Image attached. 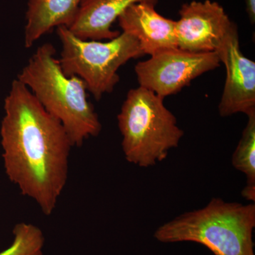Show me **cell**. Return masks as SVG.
Here are the masks:
<instances>
[{
    "label": "cell",
    "mask_w": 255,
    "mask_h": 255,
    "mask_svg": "<svg viewBox=\"0 0 255 255\" xmlns=\"http://www.w3.org/2000/svg\"><path fill=\"white\" fill-rule=\"evenodd\" d=\"M224 64L226 78L219 112L222 117L255 112V63L243 54L236 23L216 50Z\"/></svg>",
    "instance_id": "obj_7"
},
{
    "label": "cell",
    "mask_w": 255,
    "mask_h": 255,
    "mask_svg": "<svg viewBox=\"0 0 255 255\" xmlns=\"http://www.w3.org/2000/svg\"><path fill=\"white\" fill-rule=\"evenodd\" d=\"M158 0H81L78 13L69 30L75 36L85 40H111L120 32L112 29L128 6L136 3L157 4Z\"/></svg>",
    "instance_id": "obj_10"
},
{
    "label": "cell",
    "mask_w": 255,
    "mask_h": 255,
    "mask_svg": "<svg viewBox=\"0 0 255 255\" xmlns=\"http://www.w3.org/2000/svg\"><path fill=\"white\" fill-rule=\"evenodd\" d=\"M4 110L0 135L5 172L49 216L66 185L73 146L62 124L17 78Z\"/></svg>",
    "instance_id": "obj_1"
},
{
    "label": "cell",
    "mask_w": 255,
    "mask_h": 255,
    "mask_svg": "<svg viewBox=\"0 0 255 255\" xmlns=\"http://www.w3.org/2000/svg\"><path fill=\"white\" fill-rule=\"evenodd\" d=\"M117 119L125 158L140 167L162 162L184 136L164 98L140 86L128 92Z\"/></svg>",
    "instance_id": "obj_4"
},
{
    "label": "cell",
    "mask_w": 255,
    "mask_h": 255,
    "mask_svg": "<svg viewBox=\"0 0 255 255\" xmlns=\"http://www.w3.org/2000/svg\"><path fill=\"white\" fill-rule=\"evenodd\" d=\"M55 55L51 43L38 47L17 79L62 124L73 147H81L89 137L98 136L102 124L88 100L85 82L77 76H66Z\"/></svg>",
    "instance_id": "obj_2"
},
{
    "label": "cell",
    "mask_w": 255,
    "mask_h": 255,
    "mask_svg": "<svg viewBox=\"0 0 255 255\" xmlns=\"http://www.w3.org/2000/svg\"><path fill=\"white\" fill-rule=\"evenodd\" d=\"M176 21L178 48L191 52H216L234 22L216 1H192L182 5Z\"/></svg>",
    "instance_id": "obj_8"
},
{
    "label": "cell",
    "mask_w": 255,
    "mask_h": 255,
    "mask_svg": "<svg viewBox=\"0 0 255 255\" xmlns=\"http://www.w3.org/2000/svg\"><path fill=\"white\" fill-rule=\"evenodd\" d=\"M57 34L62 44L59 61L63 73L83 80L97 101L113 92L122 65L144 55L138 41L124 32L106 42L82 39L64 26L57 28Z\"/></svg>",
    "instance_id": "obj_5"
},
{
    "label": "cell",
    "mask_w": 255,
    "mask_h": 255,
    "mask_svg": "<svg viewBox=\"0 0 255 255\" xmlns=\"http://www.w3.org/2000/svg\"><path fill=\"white\" fill-rule=\"evenodd\" d=\"M81 0H28L24 46L31 48L40 38L59 26L69 27Z\"/></svg>",
    "instance_id": "obj_11"
},
{
    "label": "cell",
    "mask_w": 255,
    "mask_h": 255,
    "mask_svg": "<svg viewBox=\"0 0 255 255\" xmlns=\"http://www.w3.org/2000/svg\"><path fill=\"white\" fill-rule=\"evenodd\" d=\"M216 52H191L170 48L150 55L135 66L139 86L165 98L175 95L191 81L221 66Z\"/></svg>",
    "instance_id": "obj_6"
},
{
    "label": "cell",
    "mask_w": 255,
    "mask_h": 255,
    "mask_svg": "<svg viewBox=\"0 0 255 255\" xmlns=\"http://www.w3.org/2000/svg\"><path fill=\"white\" fill-rule=\"evenodd\" d=\"M12 233V243L0 252V255H43L45 237L38 226L32 223H17Z\"/></svg>",
    "instance_id": "obj_13"
},
{
    "label": "cell",
    "mask_w": 255,
    "mask_h": 255,
    "mask_svg": "<svg viewBox=\"0 0 255 255\" xmlns=\"http://www.w3.org/2000/svg\"><path fill=\"white\" fill-rule=\"evenodd\" d=\"M248 122L239 143L233 153V167L243 172L247 185L242 195L248 201H255V112L248 115Z\"/></svg>",
    "instance_id": "obj_12"
},
{
    "label": "cell",
    "mask_w": 255,
    "mask_h": 255,
    "mask_svg": "<svg viewBox=\"0 0 255 255\" xmlns=\"http://www.w3.org/2000/svg\"><path fill=\"white\" fill-rule=\"evenodd\" d=\"M149 2L130 5L118 18L122 32L138 41L144 55L178 48L176 21L164 17Z\"/></svg>",
    "instance_id": "obj_9"
},
{
    "label": "cell",
    "mask_w": 255,
    "mask_h": 255,
    "mask_svg": "<svg viewBox=\"0 0 255 255\" xmlns=\"http://www.w3.org/2000/svg\"><path fill=\"white\" fill-rule=\"evenodd\" d=\"M255 203L246 205L214 198L205 207L164 223L154 238L162 243H198L214 255H255Z\"/></svg>",
    "instance_id": "obj_3"
},
{
    "label": "cell",
    "mask_w": 255,
    "mask_h": 255,
    "mask_svg": "<svg viewBox=\"0 0 255 255\" xmlns=\"http://www.w3.org/2000/svg\"><path fill=\"white\" fill-rule=\"evenodd\" d=\"M247 12L252 23L255 21V0H246Z\"/></svg>",
    "instance_id": "obj_14"
}]
</instances>
